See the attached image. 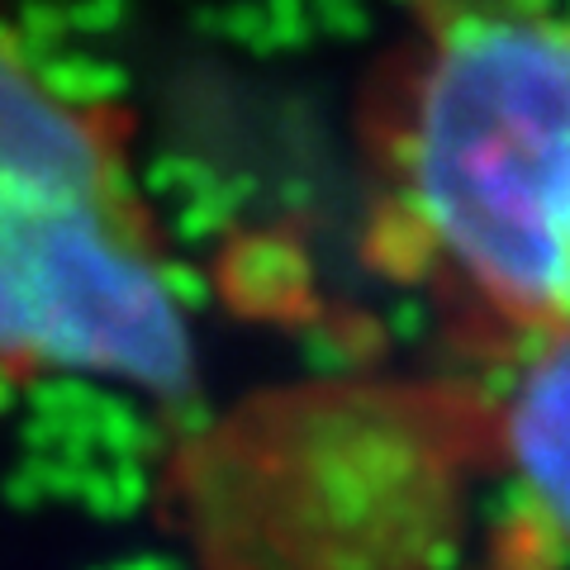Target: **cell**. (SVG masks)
<instances>
[{
	"instance_id": "6da1fadb",
	"label": "cell",
	"mask_w": 570,
	"mask_h": 570,
	"mask_svg": "<svg viewBox=\"0 0 570 570\" xmlns=\"http://www.w3.org/2000/svg\"><path fill=\"white\" fill-rule=\"evenodd\" d=\"M385 219L428 281L528 347L570 343V24L423 14L376 105Z\"/></svg>"
},
{
	"instance_id": "7a4b0ae2",
	"label": "cell",
	"mask_w": 570,
	"mask_h": 570,
	"mask_svg": "<svg viewBox=\"0 0 570 570\" xmlns=\"http://www.w3.org/2000/svg\"><path fill=\"white\" fill-rule=\"evenodd\" d=\"M504 456L570 542V343L523 352L504 400Z\"/></svg>"
}]
</instances>
